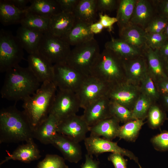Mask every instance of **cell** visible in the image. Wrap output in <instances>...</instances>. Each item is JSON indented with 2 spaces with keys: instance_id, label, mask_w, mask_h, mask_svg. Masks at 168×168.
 <instances>
[{
  "instance_id": "obj_1",
  "label": "cell",
  "mask_w": 168,
  "mask_h": 168,
  "mask_svg": "<svg viewBox=\"0 0 168 168\" xmlns=\"http://www.w3.org/2000/svg\"><path fill=\"white\" fill-rule=\"evenodd\" d=\"M0 91L2 98L24 101L40 88L41 83L27 67L19 65L7 72Z\"/></svg>"
},
{
  "instance_id": "obj_2",
  "label": "cell",
  "mask_w": 168,
  "mask_h": 168,
  "mask_svg": "<svg viewBox=\"0 0 168 168\" xmlns=\"http://www.w3.org/2000/svg\"><path fill=\"white\" fill-rule=\"evenodd\" d=\"M33 139V129L23 110L15 105L0 110V144L26 142Z\"/></svg>"
},
{
  "instance_id": "obj_3",
  "label": "cell",
  "mask_w": 168,
  "mask_h": 168,
  "mask_svg": "<svg viewBox=\"0 0 168 168\" xmlns=\"http://www.w3.org/2000/svg\"><path fill=\"white\" fill-rule=\"evenodd\" d=\"M57 89L53 82L43 83L35 93L23 101V111L33 131L49 114Z\"/></svg>"
},
{
  "instance_id": "obj_4",
  "label": "cell",
  "mask_w": 168,
  "mask_h": 168,
  "mask_svg": "<svg viewBox=\"0 0 168 168\" xmlns=\"http://www.w3.org/2000/svg\"><path fill=\"white\" fill-rule=\"evenodd\" d=\"M91 76L110 86L124 82L125 75L123 60L113 51L105 48L96 60Z\"/></svg>"
},
{
  "instance_id": "obj_5",
  "label": "cell",
  "mask_w": 168,
  "mask_h": 168,
  "mask_svg": "<svg viewBox=\"0 0 168 168\" xmlns=\"http://www.w3.org/2000/svg\"><path fill=\"white\" fill-rule=\"evenodd\" d=\"M99 44L94 38L77 45L71 51L66 62L86 77L91 76L93 66L100 54Z\"/></svg>"
},
{
  "instance_id": "obj_6",
  "label": "cell",
  "mask_w": 168,
  "mask_h": 168,
  "mask_svg": "<svg viewBox=\"0 0 168 168\" xmlns=\"http://www.w3.org/2000/svg\"><path fill=\"white\" fill-rule=\"evenodd\" d=\"M24 49L16 36L8 30L0 31V72H6L24 59Z\"/></svg>"
},
{
  "instance_id": "obj_7",
  "label": "cell",
  "mask_w": 168,
  "mask_h": 168,
  "mask_svg": "<svg viewBox=\"0 0 168 168\" xmlns=\"http://www.w3.org/2000/svg\"><path fill=\"white\" fill-rule=\"evenodd\" d=\"M71 50L70 45L62 38L48 32L44 34L38 51L54 64L66 62Z\"/></svg>"
},
{
  "instance_id": "obj_8",
  "label": "cell",
  "mask_w": 168,
  "mask_h": 168,
  "mask_svg": "<svg viewBox=\"0 0 168 168\" xmlns=\"http://www.w3.org/2000/svg\"><path fill=\"white\" fill-rule=\"evenodd\" d=\"M53 82L58 90L76 93L87 77L66 62L54 64Z\"/></svg>"
},
{
  "instance_id": "obj_9",
  "label": "cell",
  "mask_w": 168,
  "mask_h": 168,
  "mask_svg": "<svg viewBox=\"0 0 168 168\" xmlns=\"http://www.w3.org/2000/svg\"><path fill=\"white\" fill-rule=\"evenodd\" d=\"M80 108V101L76 93L58 90L56 93L50 114L55 117L58 123L76 114Z\"/></svg>"
},
{
  "instance_id": "obj_10",
  "label": "cell",
  "mask_w": 168,
  "mask_h": 168,
  "mask_svg": "<svg viewBox=\"0 0 168 168\" xmlns=\"http://www.w3.org/2000/svg\"><path fill=\"white\" fill-rule=\"evenodd\" d=\"M110 86L92 76L87 77L76 92L81 108L84 109L97 100L106 96Z\"/></svg>"
},
{
  "instance_id": "obj_11",
  "label": "cell",
  "mask_w": 168,
  "mask_h": 168,
  "mask_svg": "<svg viewBox=\"0 0 168 168\" xmlns=\"http://www.w3.org/2000/svg\"><path fill=\"white\" fill-rule=\"evenodd\" d=\"M87 154L98 156L105 152L117 153L126 156L138 164L137 157L131 151L119 147L117 142L100 137L90 135L84 141Z\"/></svg>"
},
{
  "instance_id": "obj_12",
  "label": "cell",
  "mask_w": 168,
  "mask_h": 168,
  "mask_svg": "<svg viewBox=\"0 0 168 168\" xmlns=\"http://www.w3.org/2000/svg\"><path fill=\"white\" fill-rule=\"evenodd\" d=\"M141 93L140 87L125 81L111 86L106 96L110 101L132 110Z\"/></svg>"
},
{
  "instance_id": "obj_13",
  "label": "cell",
  "mask_w": 168,
  "mask_h": 168,
  "mask_svg": "<svg viewBox=\"0 0 168 168\" xmlns=\"http://www.w3.org/2000/svg\"><path fill=\"white\" fill-rule=\"evenodd\" d=\"M90 126L82 115L77 114L70 116L59 122L57 132L78 143L84 141Z\"/></svg>"
},
{
  "instance_id": "obj_14",
  "label": "cell",
  "mask_w": 168,
  "mask_h": 168,
  "mask_svg": "<svg viewBox=\"0 0 168 168\" xmlns=\"http://www.w3.org/2000/svg\"><path fill=\"white\" fill-rule=\"evenodd\" d=\"M28 68L40 82H53L54 64L38 51L29 55L27 58Z\"/></svg>"
},
{
  "instance_id": "obj_15",
  "label": "cell",
  "mask_w": 168,
  "mask_h": 168,
  "mask_svg": "<svg viewBox=\"0 0 168 168\" xmlns=\"http://www.w3.org/2000/svg\"><path fill=\"white\" fill-rule=\"evenodd\" d=\"M110 100L105 96L84 109L82 116L89 126H92L103 120L112 117L110 111Z\"/></svg>"
},
{
  "instance_id": "obj_16",
  "label": "cell",
  "mask_w": 168,
  "mask_h": 168,
  "mask_svg": "<svg viewBox=\"0 0 168 168\" xmlns=\"http://www.w3.org/2000/svg\"><path fill=\"white\" fill-rule=\"evenodd\" d=\"M51 144L62 154L63 158L71 163H77L82 158V151L79 143L58 133Z\"/></svg>"
},
{
  "instance_id": "obj_17",
  "label": "cell",
  "mask_w": 168,
  "mask_h": 168,
  "mask_svg": "<svg viewBox=\"0 0 168 168\" xmlns=\"http://www.w3.org/2000/svg\"><path fill=\"white\" fill-rule=\"evenodd\" d=\"M7 156L0 162V165L11 160L28 163L41 157L40 151L33 140L19 145L12 153L7 152Z\"/></svg>"
},
{
  "instance_id": "obj_18",
  "label": "cell",
  "mask_w": 168,
  "mask_h": 168,
  "mask_svg": "<svg viewBox=\"0 0 168 168\" xmlns=\"http://www.w3.org/2000/svg\"><path fill=\"white\" fill-rule=\"evenodd\" d=\"M76 22L73 13L61 12L49 18L48 32L54 35L62 38Z\"/></svg>"
},
{
  "instance_id": "obj_19",
  "label": "cell",
  "mask_w": 168,
  "mask_h": 168,
  "mask_svg": "<svg viewBox=\"0 0 168 168\" xmlns=\"http://www.w3.org/2000/svg\"><path fill=\"white\" fill-rule=\"evenodd\" d=\"M140 56L123 60L125 77L133 83L141 82L149 72L147 64Z\"/></svg>"
},
{
  "instance_id": "obj_20",
  "label": "cell",
  "mask_w": 168,
  "mask_h": 168,
  "mask_svg": "<svg viewBox=\"0 0 168 168\" xmlns=\"http://www.w3.org/2000/svg\"><path fill=\"white\" fill-rule=\"evenodd\" d=\"M105 48L111 50L123 60L133 58L142 55V49L119 38H112L105 44Z\"/></svg>"
},
{
  "instance_id": "obj_21",
  "label": "cell",
  "mask_w": 168,
  "mask_h": 168,
  "mask_svg": "<svg viewBox=\"0 0 168 168\" xmlns=\"http://www.w3.org/2000/svg\"><path fill=\"white\" fill-rule=\"evenodd\" d=\"M120 122L111 117L90 127V135L100 137L112 141L118 137L120 126Z\"/></svg>"
},
{
  "instance_id": "obj_22",
  "label": "cell",
  "mask_w": 168,
  "mask_h": 168,
  "mask_svg": "<svg viewBox=\"0 0 168 168\" xmlns=\"http://www.w3.org/2000/svg\"><path fill=\"white\" fill-rule=\"evenodd\" d=\"M91 25L76 21L68 32L62 38L70 46H74L88 42L94 38V34L91 31Z\"/></svg>"
},
{
  "instance_id": "obj_23",
  "label": "cell",
  "mask_w": 168,
  "mask_h": 168,
  "mask_svg": "<svg viewBox=\"0 0 168 168\" xmlns=\"http://www.w3.org/2000/svg\"><path fill=\"white\" fill-rule=\"evenodd\" d=\"M58 123L55 117L49 114L47 118L33 130V138L44 144H51L58 133Z\"/></svg>"
},
{
  "instance_id": "obj_24",
  "label": "cell",
  "mask_w": 168,
  "mask_h": 168,
  "mask_svg": "<svg viewBox=\"0 0 168 168\" xmlns=\"http://www.w3.org/2000/svg\"><path fill=\"white\" fill-rule=\"evenodd\" d=\"M98 12L97 0H79L73 14L76 21L91 25L96 20Z\"/></svg>"
},
{
  "instance_id": "obj_25",
  "label": "cell",
  "mask_w": 168,
  "mask_h": 168,
  "mask_svg": "<svg viewBox=\"0 0 168 168\" xmlns=\"http://www.w3.org/2000/svg\"><path fill=\"white\" fill-rule=\"evenodd\" d=\"M44 33L21 26L17 29L16 36L24 49L29 54L38 51L39 46Z\"/></svg>"
},
{
  "instance_id": "obj_26",
  "label": "cell",
  "mask_w": 168,
  "mask_h": 168,
  "mask_svg": "<svg viewBox=\"0 0 168 168\" xmlns=\"http://www.w3.org/2000/svg\"><path fill=\"white\" fill-rule=\"evenodd\" d=\"M27 12L17 8L9 0L0 1V21L3 25L20 24Z\"/></svg>"
},
{
  "instance_id": "obj_27",
  "label": "cell",
  "mask_w": 168,
  "mask_h": 168,
  "mask_svg": "<svg viewBox=\"0 0 168 168\" xmlns=\"http://www.w3.org/2000/svg\"><path fill=\"white\" fill-rule=\"evenodd\" d=\"M119 32L120 39L142 49L145 46L146 33L141 27L129 22Z\"/></svg>"
},
{
  "instance_id": "obj_28",
  "label": "cell",
  "mask_w": 168,
  "mask_h": 168,
  "mask_svg": "<svg viewBox=\"0 0 168 168\" xmlns=\"http://www.w3.org/2000/svg\"><path fill=\"white\" fill-rule=\"evenodd\" d=\"M153 11L152 6L149 1L137 0L129 22L144 29L154 17Z\"/></svg>"
},
{
  "instance_id": "obj_29",
  "label": "cell",
  "mask_w": 168,
  "mask_h": 168,
  "mask_svg": "<svg viewBox=\"0 0 168 168\" xmlns=\"http://www.w3.org/2000/svg\"><path fill=\"white\" fill-rule=\"evenodd\" d=\"M147 59L148 72L157 82L168 77L165 70L164 62L156 50L147 47L143 48Z\"/></svg>"
},
{
  "instance_id": "obj_30",
  "label": "cell",
  "mask_w": 168,
  "mask_h": 168,
  "mask_svg": "<svg viewBox=\"0 0 168 168\" xmlns=\"http://www.w3.org/2000/svg\"><path fill=\"white\" fill-rule=\"evenodd\" d=\"M27 12L50 18L62 12L56 0H30Z\"/></svg>"
},
{
  "instance_id": "obj_31",
  "label": "cell",
  "mask_w": 168,
  "mask_h": 168,
  "mask_svg": "<svg viewBox=\"0 0 168 168\" xmlns=\"http://www.w3.org/2000/svg\"><path fill=\"white\" fill-rule=\"evenodd\" d=\"M49 18L27 12L21 21V26L44 33L48 32Z\"/></svg>"
},
{
  "instance_id": "obj_32",
  "label": "cell",
  "mask_w": 168,
  "mask_h": 168,
  "mask_svg": "<svg viewBox=\"0 0 168 168\" xmlns=\"http://www.w3.org/2000/svg\"><path fill=\"white\" fill-rule=\"evenodd\" d=\"M143 120L136 119L127 122L120 126L118 137L130 142H135L144 124Z\"/></svg>"
},
{
  "instance_id": "obj_33",
  "label": "cell",
  "mask_w": 168,
  "mask_h": 168,
  "mask_svg": "<svg viewBox=\"0 0 168 168\" xmlns=\"http://www.w3.org/2000/svg\"><path fill=\"white\" fill-rule=\"evenodd\" d=\"M136 0L119 1L116 18L119 30L130 22L135 7Z\"/></svg>"
},
{
  "instance_id": "obj_34",
  "label": "cell",
  "mask_w": 168,
  "mask_h": 168,
  "mask_svg": "<svg viewBox=\"0 0 168 168\" xmlns=\"http://www.w3.org/2000/svg\"><path fill=\"white\" fill-rule=\"evenodd\" d=\"M147 117L148 126L152 129L159 128L167 119L164 110L156 105L151 106Z\"/></svg>"
},
{
  "instance_id": "obj_35",
  "label": "cell",
  "mask_w": 168,
  "mask_h": 168,
  "mask_svg": "<svg viewBox=\"0 0 168 168\" xmlns=\"http://www.w3.org/2000/svg\"><path fill=\"white\" fill-rule=\"evenodd\" d=\"M152 103V101L148 97L141 93L132 110L134 119L143 120L147 117Z\"/></svg>"
},
{
  "instance_id": "obj_36",
  "label": "cell",
  "mask_w": 168,
  "mask_h": 168,
  "mask_svg": "<svg viewBox=\"0 0 168 168\" xmlns=\"http://www.w3.org/2000/svg\"><path fill=\"white\" fill-rule=\"evenodd\" d=\"M153 79L148 72L141 81L140 87L141 93L147 96L152 101L157 100L160 96Z\"/></svg>"
},
{
  "instance_id": "obj_37",
  "label": "cell",
  "mask_w": 168,
  "mask_h": 168,
  "mask_svg": "<svg viewBox=\"0 0 168 168\" xmlns=\"http://www.w3.org/2000/svg\"><path fill=\"white\" fill-rule=\"evenodd\" d=\"M110 111L112 116L120 122L125 123L134 119L132 110L116 102L110 101Z\"/></svg>"
},
{
  "instance_id": "obj_38",
  "label": "cell",
  "mask_w": 168,
  "mask_h": 168,
  "mask_svg": "<svg viewBox=\"0 0 168 168\" xmlns=\"http://www.w3.org/2000/svg\"><path fill=\"white\" fill-rule=\"evenodd\" d=\"M65 160L58 155L48 154L38 163L36 168H68Z\"/></svg>"
},
{
  "instance_id": "obj_39",
  "label": "cell",
  "mask_w": 168,
  "mask_h": 168,
  "mask_svg": "<svg viewBox=\"0 0 168 168\" xmlns=\"http://www.w3.org/2000/svg\"><path fill=\"white\" fill-rule=\"evenodd\" d=\"M168 21L159 15L154 16L144 29L146 33H163Z\"/></svg>"
},
{
  "instance_id": "obj_40",
  "label": "cell",
  "mask_w": 168,
  "mask_h": 168,
  "mask_svg": "<svg viewBox=\"0 0 168 168\" xmlns=\"http://www.w3.org/2000/svg\"><path fill=\"white\" fill-rule=\"evenodd\" d=\"M168 39L163 33H146L145 45L153 50L158 49Z\"/></svg>"
},
{
  "instance_id": "obj_41",
  "label": "cell",
  "mask_w": 168,
  "mask_h": 168,
  "mask_svg": "<svg viewBox=\"0 0 168 168\" xmlns=\"http://www.w3.org/2000/svg\"><path fill=\"white\" fill-rule=\"evenodd\" d=\"M151 142L156 150L168 151V131H163L154 136L151 139Z\"/></svg>"
},
{
  "instance_id": "obj_42",
  "label": "cell",
  "mask_w": 168,
  "mask_h": 168,
  "mask_svg": "<svg viewBox=\"0 0 168 168\" xmlns=\"http://www.w3.org/2000/svg\"><path fill=\"white\" fill-rule=\"evenodd\" d=\"M119 2V1L116 0H97L98 12L103 13L112 11L117 9Z\"/></svg>"
},
{
  "instance_id": "obj_43",
  "label": "cell",
  "mask_w": 168,
  "mask_h": 168,
  "mask_svg": "<svg viewBox=\"0 0 168 168\" xmlns=\"http://www.w3.org/2000/svg\"><path fill=\"white\" fill-rule=\"evenodd\" d=\"M108 160L112 163L114 168H127V160L120 154L111 153Z\"/></svg>"
},
{
  "instance_id": "obj_44",
  "label": "cell",
  "mask_w": 168,
  "mask_h": 168,
  "mask_svg": "<svg viewBox=\"0 0 168 168\" xmlns=\"http://www.w3.org/2000/svg\"><path fill=\"white\" fill-rule=\"evenodd\" d=\"M62 12L72 13L79 0H56Z\"/></svg>"
},
{
  "instance_id": "obj_45",
  "label": "cell",
  "mask_w": 168,
  "mask_h": 168,
  "mask_svg": "<svg viewBox=\"0 0 168 168\" xmlns=\"http://www.w3.org/2000/svg\"><path fill=\"white\" fill-rule=\"evenodd\" d=\"M99 21L103 26L104 28H107L109 32L111 31L113 29V26L118 22L116 17H111L106 14L99 13Z\"/></svg>"
},
{
  "instance_id": "obj_46",
  "label": "cell",
  "mask_w": 168,
  "mask_h": 168,
  "mask_svg": "<svg viewBox=\"0 0 168 168\" xmlns=\"http://www.w3.org/2000/svg\"><path fill=\"white\" fill-rule=\"evenodd\" d=\"M156 2L158 15L168 21V0H158Z\"/></svg>"
},
{
  "instance_id": "obj_47",
  "label": "cell",
  "mask_w": 168,
  "mask_h": 168,
  "mask_svg": "<svg viewBox=\"0 0 168 168\" xmlns=\"http://www.w3.org/2000/svg\"><path fill=\"white\" fill-rule=\"evenodd\" d=\"M85 158V162L80 168H100L99 162L94 159L92 156L87 153Z\"/></svg>"
},
{
  "instance_id": "obj_48",
  "label": "cell",
  "mask_w": 168,
  "mask_h": 168,
  "mask_svg": "<svg viewBox=\"0 0 168 168\" xmlns=\"http://www.w3.org/2000/svg\"><path fill=\"white\" fill-rule=\"evenodd\" d=\"M160 95H168V77L157 82V86Z\"/></svg>"
},
{
  "instance_id": "obj_49",
  "label": "cell",
  "mask_w": 168,
  "mask_h": 168,
  "mask_svg": "<svg viewBox=\"0 0 168 168\" xmlns=\"http://www.w3.org/2000/svg\"><path fill=\"white\" fill-rule=\"evenodd\" d=\"M155 50L164 62L168 58V39L160 48Z\"/></svg>"
},
{
  "instance_id": "obj_50",
  "label": "cell",
  "mask_w": 168,
  "mask_h": 168,
  "mask_svg": "<svg viewBox=\"0 0 168 168\" xmlns=\"http://www.w3.org/2000/svg\"><path fill=\"white\" fill-rule=\"evenodd\" d=\"M10 2L17 8L22 10H26L28 6L27 5L30 0H9ZM27 11V10H26Z\"/></svg>"
},
{
  "instance_id": "obj_51",
  "label": "cell",
  "mask_w": 168,
  "mask_h": 168,
  "mask_svg": "<svg viewBox=\"0 0 168 168\" xmlns=\"http://www.w3.org/2000/svg\"><path fill=\"white\" fill-rule=\"evenodd\" d=\"M104 28L103 26L99 21L92 23L90 26V30L93 34L100 33Z\"/></svg>"
},
{
  "instance_id": "obj_52",
  "label": "cell",
  "mask_w": 168,
  "mask_h": 168,
  "mask_svg": "<svg viewBox=\"0 0 168 168\" xmlns=\"http://www.w3.org/2000/svg\"><path fill=\"white\" fill-rule=\"evenodd\" d=\"M162 108L165 111L168 112V95H160Z\"/></svg>"
},
{
  "instance_id": "obj_53",
  "label": "cell",
  "mask_w": 168,
  "mask_h": 168,
  "mask_svg": "<svg viewBox=\"0 0 168 168\" xmlns=\"http://www.w3.org/2000/svg\"><path fill=\"white\" fill-rule=\"evenodd\" d=\"M164 66L165 72L168 76V58L164 62Z\"/></svg>"
},
{
  "instance_id": "obj_54",
  "label": "cell",
  "mask_w": 168,
  "mask_h": 168,
  "mask_svg": "<svg viewBox=\"0 0 168 168\" xmlns=\"http://www.w3.org/2000/svg\"><path fill=\"white\" fill-rule=\"evenodd\" d=\"M168 39V24L163 33Z\"/></svg>"
},
{
  "instance_id": "obj_55",
  "label": "cell",
  "mask_w": 168,
  "mask_h": 168,
  "mask_svg": "<svg viewBox=\"0 0 168 168\" xmlns=\"http://www.w3.org/2000/svg\"><path fill=\"white\" fill-rule=\"evenodd\" d=\"M138 164L139 165V168H143L141 167V166L140 165V164L139 163H138Z\"/></svg>"
}]
</instances>
